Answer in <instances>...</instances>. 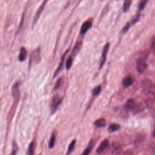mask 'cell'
<instances>
[{"mask_svg":"<svg viewBox=\"0 0 155 155\" xmlns=\"http://www.w3.org/2000/svg\"><path fill=\"white\" fill-rule=\"evenodd\" d=\"M116 155H133V154L131 151L126 150V151H121Z\"/></svg>","mask_w":155,"mask_h":155,"instance_id":"f1b7e54d","label":"cell"},{"mask_svg":"<svg viewBox=\"0 0 155 155\" xmlns=\"http://www.w3.org/2000/svg\"><path fill=\"white\" fill-rule=\"evenodd\" d=\"M68 51H69V49H68V50H67L64 53V54H63V56H62V58H61V62H60V63H59V65H58V67L57 69L56 70V71H54V74H53V78H55V77H56V76H57V75H58V74L61 72V71L62 70L63 67H64V64L65 58V56H66V55H67V53L68 52Z\"/></svg>","mask_w":155,"mask_h":155,"instance_id":"8992f818","label":"cell"},{"mask_svg":"<svg viewBox=\"0 0 155 155\" xmlns=\"http://www.w3.org/2000/svg\"><path fill=\"white\" fill-rule=\"evenodd\" d=\"M144 138H145V137L143 136V135H140V136H139L137 137L136 140H135V142H142V141L144 139Z\"/></svg>","mask_w":155,"mask_h":155,"instance_id":"1f68e13d","label":"cell"},{"mask_svg":"<svg viewBox=\"0 0 155 155\" xmlns=\"http://www.w3.org/2000/svg\"><path fill=\"white\" fill-rule=\"evenodd\" d=\"M34 151H35V142L32 141L28 148V155H34Z\"/></svg>","mask_w":155,"mask_h":155,"instance_id":"d4e9b609","label":"cell"},{"mask_svg":"<svg viewBox=\"0 0 155 155\" xmlns=\"http://www.w3.org/2000/svg\"><path fill=\"white\" fill-rule=\"evenodd\" d=\"M101 85H98L94 88H93L91 90V94H92V96H94V97H96L97 96H98L99 94V93H101Z\"/></svg>","mask_w":155,"mask_h":155,"instance_id":"ffe728a7","label":"cell"},{"mask_svg":"<svg viewBox=\"0 0 155 155\" xmlns=\"http://www.w3.org/2000/svg\"><path fill=\"white\" fill-rule=\"evenodd\" d=\"M109 47H110L109 43H106L105 45L103 47L102 51V54H101V60H100V65H99V70L101 69L103 67L104 65L105 64V63L106 62L107 54V53L108 51Z\"/></svg>","mask_w":155,"mask_h":155,"instance_id":"7a4b0ae2","label":"cell"},{"mask_svg":"<svg viewBox=\"0 0 155 155\" xmlns=\"http://www.w3.org/2000/svg\"><path fill=\"white\" fill-rule=\"evenodd\" d=\"M47 1H48V0H44V1L42 2V3L41 4V5H40V7H39L38 10L37 12H36V13H35V16H34V17H33V26L35 25V24L37 22V21H38V19H39V18L41 14V13L42 12V11H43L44 9V7H45V4H46V3L47 2Z\"/></svg>","mask_w":155,"mask_h":155,"instance_id":"5b68a950","label":"cell"},{"mask_svg":"<svg viewBox=\"0 0 155 155\" xmlns=\"http://www.w3.org/2000/svg\"><path fill=\"white\" fill-rule=\"evenodd\" d=\"M139 16H140V15L139 14H137V15L133 19V21H132V24H134V23H136L138 20H139Z\"/></svg>","mask_w":155,"mask_h":155,"instance_id":"d6a6232c","label":"cell"},{"mask_svg":"<svg viewBox=\"0 0 155 155\" xmlns=\"http://www.w3.org/2000/svg\"><path fill=\"white\" fill-rule=\"evenodd\" d=\"M153 137H155V124L154 125V128H153Z\"/></svg>","mask_w":155,"mask_h":155,"instance_id":"836d02e7","label":"cell"},{"mask_svg":"<svg viewBox=\"0 0 155 155\" xmlns=\"http://www.w3.org/2000/svg\"><path fill=\"white\" fill-rule=\"evenodd\" d=\"M27 56V51L25 48L24 47H21L20 49V53L18 56V59L19 61L22 62L25 60Z\"/></svg>","mask_w":155,"mask_h":155,"instance_id":"4fadbf2b","label":"cell"},{"mask_svg":"<svg viewBox=\"0 0 155 155\" xmlns=\"http://www.w3.org/2000/svg\"><path fill=\"white\" fill-rule=\"evenodd\" d=\"M19 82H15L13 87H12V94L15 100H18V98L19 97Z\"/></svg>","mask_w":155,"mask_h":155,"instance_id":"ba28073f","label":"cell"},{"mask_svg":"<svg viewBox=\"0 0 155 155\" xmlns=\"http://www.w3.org/2000/svg\"><path fill=\"white\" fill-rule=\"evenodd\" d=\"M111 151L114 154H119L120 152L122 151V148L117 143H113L112 146H111Z\"/></svg>","mask_w":155,"mask_h":155,"instance_id":"9a60e30c","label":"cell"},{"mask_svg":"<svg viewBox=\"0 0 155 155\" xmlns=\"http://www.w3.org/2000/svg\"><path fill=\"white\" fill-rule=\"evenodd\" d=\"M148 67V64L146 61L142 58L138 59L136 62V70L138 73L142 74L143 73L147 70Z\"/></svg>","mask_w":155,"mask_h":155,"instance_id":"3957f363","label":"cell"},{"mask_svg":"<svg viewBox=\"0 0 155 155\" xmlns=\"http://www.w3.org/2000/svg\"><path fill=\"white\" fill-rule=\"evenodd\" d=\"M18 150H19L18 146L16 141L15 140H13V142H12V153H11L10 155H16Z\"/></svg>","mask_w":155,"mask_h":155,"instance_id":"44dd1931","label":"cell"},{"mask_svg":"<svg viewBox=\"0 0 155 155\" xmlns=\"http://www.w3.org/2000/svg\"><path fill=\"white\" fill-rule=\"evenodd\" d=\"M107 122L104 118H100L94 121V125L97 127H104L106 125Z\"/></svg>","mask_w":155,"mask_h":155,"instance_id":"2e32d148","label":"cell"},{"mask_svg":"<svg viewBox=\"0 0 155 155\" xmlns=\"http://www.w3.org/2000/svg\"><path fill=\"white\" fill-rule=\"evenodd\" d=\"M109 146V142L108 140L107 139H105L104 140L101 144L99 145V147H97V150H96V152L97 153H102L105 150H106Z\"/></svg>","mask_w":155,"mask_h":155,"instance_id":"9c48e42d","label":"cell"},{"mask_svg":"<svg viewBox=\"0 0 155 155\" xmlns=\"http://www.w3.org/2000/svg\"><path fill=\"white\" fill-rule=\"evenodd\" d=\"M148 1V0H140V1L139 3L138 4V8L140 11L142 10L145 8Z\"/></svg>","mask_w":155,"mask_h":155,"instance_id":"4316f807","label":"cell"},{"mask_svg":"<svg viewBox=\"0 0 155 155\" xmlns=\"http://www.w3.org/2000/svg\"><path fill=\"white\" fill-rule=\"evenodd\" d=\"M134 105H135V103L134 100L132 99H129L127 100L125 104L124 105V108L127 111H128L130 110H131Z\"/></svg>","mask_w":155,"mask_h":155,"instance_id":"5bb4252c","label":"cell"},{"mask_svg":"<svg viewBox=\"0 0 155 155\" xmlns=\"http://www.w3.org/2000/svg\"><path fill=\"white\" fill-rule=\"evenodd\" d=\"M145 94L147 96V97L149 101H155V93L154 92L146 89Z\"/></svg>","mask_w":155,"mask_h":155,"instance_id":"e0dca14e","label":"cell"},{"mask_svg":"<svg viewBox=\"0 0 155 155\" xmlns=\"http://www.w3.org/2000/svg\"><path fill=\"white\" fill-rule=\"evenodd\" d=\"M130 25H131L130 23H129V22L127 23V24L125 25V26L123 27V28H122V33H126V32L129 30V28H130Z\"/></svg>","mask_w":155,"mask_h":155,"instance_id":"f546056e","label":"cell"},{"mask_svg":"<svg viewBox=\"0 0 155 155\" xmlns=\"http://www.w3.org/2000/svg\"><path fill=\"white\" fill-rule=\"evenodd\" d=\"M133 80L131 77L126 76L122 79V84L124 88H128L133 84Z\"/></svg>","mask_w":155,"mask_h":155,"instance_id":"8fae6325","label":"cell"},{"mask_svg":"<svg viewBox=\"0 0 155 155\" xmlns=\"http://www.w3.org/2000/svg\"><path fill=\"white\" fill-rule=\"evenodd\" d=\"M75 143H76V140H73L69 144L68 147V150H67V154L66 155H69L71 151L73 150L74 149V147L75 146Z\"/></svg>","mask_w":155,"mask_h":155,"instance_id":"cb8c5ba5","label":"cell"},{"mask_svg":"<svg viewBox=\"0 0 155 155\" xmlns=\"http://www.w3.org/2000/svg\"><path fill=\"white\" fill-rule=\"evenodd\" d=\"M62 82H63V78H59L57 81L55 83V85L54 86V90H56L58 88H59L62 84Z\"/></svg>","mask_w":155,"mask_h":155,"instance_id":"83f0119b","label":"cell"},{"mask_svg":"<svg viewBox=\"0 0 155 155\" xmlns=\"http://www.w3.org/2000/svg\"><path fill=\"white\" fill-rule=\"evenodd\" d=\"M41 60V49L40 48H36L34 51L32 52L30 56V65L32 63L38 64Z\"/></svg>","mask_w":155,"mask_h":155,"instance_id":"277c9868","label":"cell"},{"mask_svg":"<svg viewBox=\"0 0 155 155\" xmlns=\"http://www.w3.org/2000/svg\"><path fill=\"white\" fill-rule=\"evenodd\" d=\"M145 108V106L143 103H138V104H135L131 111L134 114H137L142 111Z\"/></svg>","mask_w":155,"mask_h":155,"instance_id":"30bf717a","label":"cell"},{"mask_svg":"<svg viewBox=\"0 0 155 155\" xmlns=\"http://www.w3.org/2000/svg\"><path fill=\"white\" fill-rule=\"evenodd\" d=\"M151 48L152 51L155 53V38H153L151 44Z\"/></svg>","mask_w":155,"mask_h":155,"instance_id":"4dcf8cb0","label":"cell"},{"mask_svg":"<svg viewBox=\"0 0 155 155\" xmlns=\"http://www.w3.org/2000/svg\"><path fill=\"white\" fill-rule=\"evenodd\" d=\"M93 141H90V143H88V145L87 147V148L84 150V151L81 155H89L90 153L93 149Z\"/></svg>","mask_w":155,"mask_h":155,"instance_id":"ac0fdd59","label":"cell"},{"mask_svg":"<svg viewBox=\"0 0 155 155\" xmlns=\"http://www.w3.org/2000/svg\"><path fill=\"white\" fill-rule=\"evenodd\" d=\"M55 140H56V135L54 133H52L49 142H48V147L49 148H52L54 145V143H55Z\"/></svg>","mask_w":155,"mask_h":155,"instance_id":"603a6c76","label":"cell"},{"mask_svg":"<svg viewBox=\"0 0 155 155\" xmlns=\"http://www.w3.org/2000/svg\"><path fill=\"white\" fill-rule=\"evenodd\" d=\"M120 129V125L117 124H111L108 127V131L109 133H113Z\"/></svg>","mask_w":155,"mask_h":155,"instance_id":"d6986e66","label":"cell"},{"mask_svg":"<svg viewBox=\"0 0 155 155\" xmlns=\"http://www.w3.org/2000/svg\"><path fill=\"white\" fill-rule=\"evenodd\" d=\"M131 4V0H125L123 4V11L124 12H127L128 11Z\"/></svg>","mask_w":155,"mask_h":155,"instance_id":"7402d4cb","label":"cell"},{"mask_svg":"<svg viewBox=\"0 0 155 155\" xmlns=\"http://www.w3.org/2000/svg\"><path fill=\"white\" fill-rule=\"evenodd\" d=\"M92 27V22L90 20H87L85 21L80 29V34L81 35H84L85 33L88 31V30Z\"/></svg>","mask_w":155,"mask_h":155,"instance_id":"52a82bcc","label":"cell"},{"mask_svg":"<svg viewBox=\"0 0 155 155\" xmlns=\"http://www.w3.org/2000/svg\"><path fill=\"white\" fill-rule=\"evenodd\" d=\"M72 64H73V57L71 56H70L67 58V59L66 61V63H65L67 70H68L71 68V67L72 65Z\"/></svg>","mask_w":155,"mask_h":155,"instance_id":"484cf974","label":"cell"},{"mask_svg":"<svg viewBox=\"0 0 155 155\" xmlns=\"http://www.w3.org/2000/svg\"><path fill=\"white\" fill-rule=\"evenodd\" d=\"M82 42L81 41H79V42H76V44H75V45L73 47V51L71 53V55L73 58L74 57L79 53V51H80V50L82 47Z\"/></svg>","mask_w":155,"mask_h":155,"instance_id":"7c38bea8","label":"cell"},{"mask_svg":"<svg viewBox=\"0 0 155 155\" xmlns=\"http://www.w3.org/2000/svg\"><path fill=\"white\" fill-rule=\"evenodd\" d=\"M62 100V97L59 94H55L52 97L50 103V110L51 114H53L56 111L58 107L60 105Z\"/></svg>","mask_w":155,"mask_h":155,"instance_id":"6da1fadb","label":"cell"}]
</instances>
